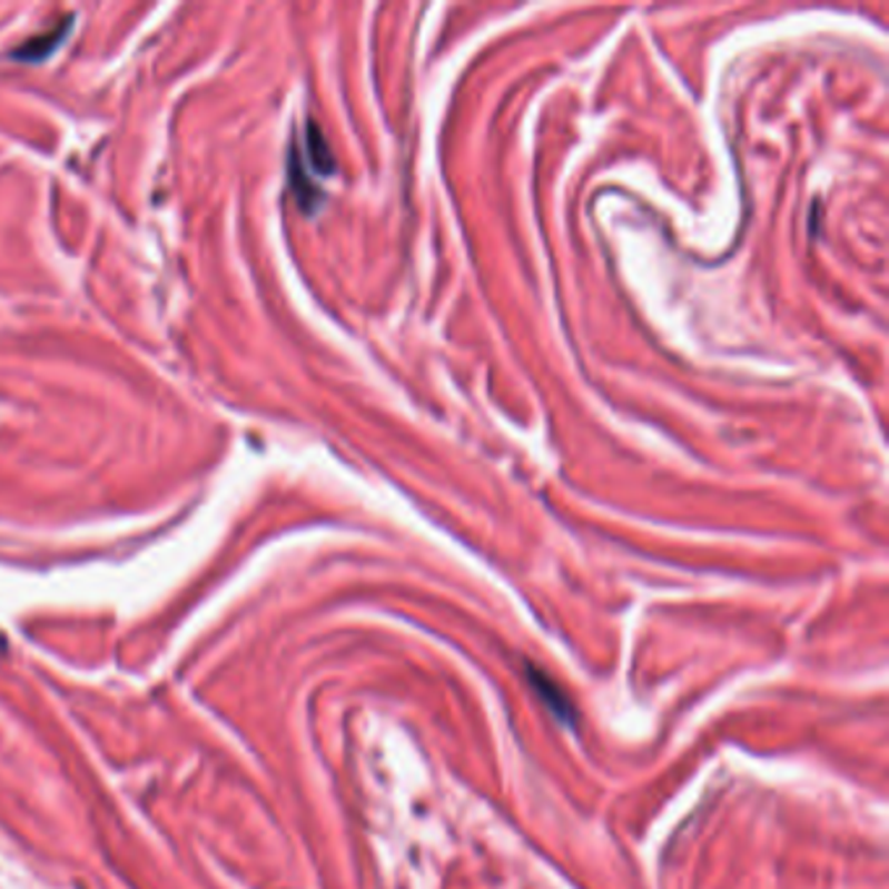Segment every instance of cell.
Wrapping results in <instances>:
<instances>
[{"mask_svg":"<svg viewBox=\"0 0 889 889\" xmlns=\"http://www.w3.org/2000/svg\"><path fill=\"white\" fill-rule=\"evenodd\" d=\"M306 147H308V159H310V165H314V170H318V172H332L334 170V157H332L329 147H326L324 136L316 128V124L308 126Z\"/></svg>","mask_w":889,"mask_h":889,"instance_id":"7a4b0ae2","label":"cell"},{"mask_svg":"<svg viewBox=\"0 0 889 889\" xmlns=\"http://www.w3.org/2000/svg\"><path fill=\"white\" fill-rule=\"evenodd\" d=\"M71 24H73V17L63 19L58 27H52V29H48V32L37 34V37H32V40H27L24 45H21V48L13 50L11 56L17 58V60H24V63H40V60L50 58L52 52H56L60 45L66 42L68 32H71Z\"/></svg>","mask_w":889,"mask_h":889,"instance_id":"6da1fadb","label":"cell"}]
</instances>
